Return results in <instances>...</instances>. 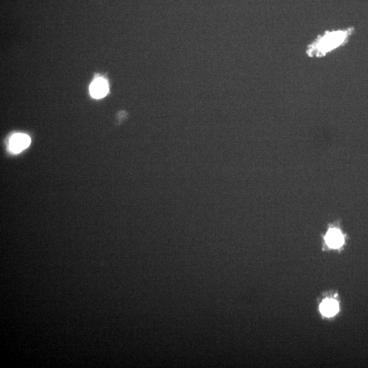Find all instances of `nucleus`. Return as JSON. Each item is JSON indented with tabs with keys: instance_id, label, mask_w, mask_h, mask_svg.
Returning a JSON list of instances; mask_svg holds the SVG:
<instances>
[{
	"instance_id": "4",
	"label": "nucleus",
	"mask_w": 368,
	"mask_h": 368,
	"mask_svg": "<svg viewBox=\"0 0 368 368\" xmlns=\"http://www.w3.org/2000/svg\"><path fill=\"white\" fill-rule=\"evenodd\" d=\"M325 240L329 247L337 248L343 244L344 237L340 230L334 228V229L329 230L327 232Z\"/></svg>"
},
{
	"instance_id": "1",
	"label": "nucleus",
	"mask_w": 368,
	"mask_h": 368,
	"mask_svg": "<svg viewBox=\"0 0 368 368\" xmlns=\"http://www.w3.org/2000/svg\"><path fill=\"white\" fill-rule=\"evenodd\" d=\"M354 29L327 32L318 36L307 47V54L311 58H321L347 43Z\"/></svg>"
},
{
	"instance_id": "2",
	"label": "nucleus",
	"mask_w": 368,
	"mask_h": 368,
	"mask_svg": "<svg viewBox=\"0 0 368 368\" xmlns=\"http://www.w3.org/2000/svg\"><path fill=\"white\" fill-rule=\"evenodd\" d=\"M31 139L25 134L18 133L12 136L9 141V149L14 153H19L29 147Z\"/></svg>"
},
{
	"instance_id": "5",
	"label": "nucleus",
	"mask_w": 368,
	"mask_h": 368,
	"mask_svg": "<svg viewBox=\"0 0 368 368\" xmlns=\"http://www.w3.org/2000/svg\"><path fill=\"white\" fill-rule=\"evenodd\" d=\"M320 309L324 316H334L339 310L338 303L334 299H325L320 304Z\"/></svg>"
},
{
	"instance_id": "3",
	"label": "nucleus",
	"mask_w": 368,
	"mask_h": 368,
	"mask_svg": "<svg viewBox=\"0 0 368 368\" xmlns=\"http://www.w3.org/2000/svg\"><path fill=\"white\" fill-rule=\"evenodd\" d=\"M90 93L94 98H102L109 92V85L103 78H98L90 85Z\"/></svg>"
}]
</instances>
